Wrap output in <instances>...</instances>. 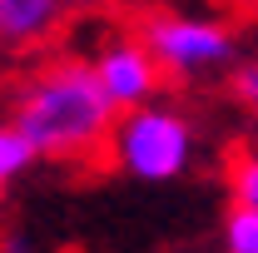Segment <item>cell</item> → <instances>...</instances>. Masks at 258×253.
<instances>
[{
    "label": "cell",
    "instance_id": "cell-1",
    "mask_svg": "<svg viewBox=\"0 0 258 253\" xmlns=\"http://www.w3.org/2000/svg\"><path fill=\"white\" fill-rule=\"evenodd\" d=\"M10 124L25 134L35 159L60 164H90L104 154V139L114 124V104L90 75V60H50L15 90Z\"/></svg>",
    "mask_w": 258,
    "mask_h": 253
},
{
    "label": "cell",
    "instance_id": "cell-2",
    "mask_svg": "<svg viewBox=\"0 0 258 253\" xmlns=\"http://www.w3.org/2000/svg\"><path fill=\"white\" fill-rule=\"evenodd\" d=\"M104 154L124 174L144 179V184H169V179H179L194 164V124L179 109L144 99V104L114 109Z\"/></svg>",
    "mask_w": 258,
    "mask_h": 253
},
{
    "label": "cell",
    "instance_id": "cell-3",
    "mask_svg": "<svg viewBox=\"0 0 258 253\" xmlns=\"http://www.w3.org/2000/svg\"><path fill=\"white\" fill-rule=\"evenodd\" d=\"M139 40L154 55L159 75L169 80H219L228 75V65L238 60V30L219 20V15H174V10H154L139 20Z\"/></svg>",
    "mask_w": 258,
    "mask_h": 253
},
{
    "label": "cell",
    "instance_id": "cell-4",
    "mask_svg": "<svg viewBox=\"0 0 258 253\" xmlns=\"http://www.w3.org/2000/svg\"><path fill=\"white\" fill-rule=\"evenodd\" d=\"M90 75H95V85L104 90V99H109L114 109L144 104V99L159 95V85H164L159 65L144 50L139 35H109L95 55H90Z\"/></svg>",
    "mask_w": 258,
    "mask_h": 253
},
{
    "label": "cell",
    "instance_id": "cell-5",
    "mask_svg": "<svg viewBox=\"0 0 258 253\" xmlns=\"http://www.w3.org/2000/svg\"><path fill=\"white\" fill-rule=\"evenodd\" d=\"M64 25V0H0V45L35 50Z\"/></svg>",
    "mask_w": 258,
    "mask_h": 253
},
{
    "label": "cell",
    "instance_id": "cell-6",
    "mask_svg": "<svg viewBox=\"0 0 258 253\" xmlns=\"http://www.w3.org/2000/svg\"><path fill=\"white\" fill-rule=\"evenodd\" d=\"M30 164H35V149L25 144V134H20L15 124H0V194L10 189Z\"/></svg>",
    "mask_w": 258,
    "mask_h": 253
},
{
    "label": "cell",
    "instance_id": "cell-7",
    "mask_svg": "<svg viewBox=\"0 0 258 253\" xmlns=\"http://www.w3.org/2000/svg\"><path fill=\"white\" fill-rule=\"evenodd\" d=\"M228 253H258V204H233L224 223Z\"/></svg>",
    "mask_w": 258,
    "mask_h": 253
},
{
    "label": "cell",
    "instance_id": "cell-8",
    "mask_svg": "<svg viewBox=\"0 0 258 253\" xmlns=\"http://www.w3.org/2000/svg\"><path fill=\"white\" fill-rule=\"evenodd\" d=\"M228 194H233V204H258V164H253V154L233 159V169H228Z\"/></svg>",
    "mask_w": 258,
    "mask_h": 253
},
{
    "label": "cell",
    "instance_id": "cell-9",
    "mask_svg": "<svg viewBox=\"0 0 258 253\" xmlns=\"http://www.w3.org/2000/svg\"><path fill=\"white\" fill-rule=\"evenodd\" d=\"M228 80H233V95H238V99H248V104L258 99V70H253V60H248V65L233 60V65H228Z\"/></svg>",
    "mask_w": 258,
    "mask_h": 253
},
{
    "label": "cell",
    "instance_id": "cell-10",
    "mask_svg": "<svg viewBox=\"0 0 258 253\" xmlns=\"http://www.w3.org/2000/svg\"><path fill=\"white\" fill-rule=\"evenodd\" d=\"M0 253H45V248L35 243L25 228H5V233H0Z\"/></svg>",
    "mask_w": 258,
    "mask_h": 253
},
{
    "label": "cell",
    "instance_id": "cell-11",
    "mask_svg": "<svg viewBox=\"0 0 258 253\" xmlns=\"http://www.w3.org/2000/svg\"><path fill=\"white\" fill-rule=\"evenodd\" d=\"M64 5H80V10H95V5H114V0H64Z\"/></svg>",
    "mask_w": 258,
    "mask_h": 253
}]
</instances>
